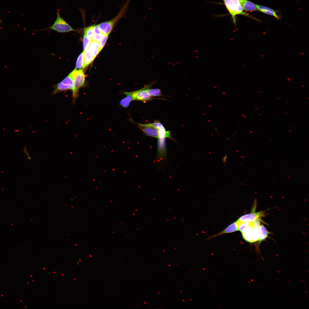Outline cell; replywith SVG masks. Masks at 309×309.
Instances as JSON below:
<instances>
[{"mask_svg": "<svg viewBox=\"0 0 309 309\" xmlns=\"http://www.w3.org/2000/svg\"><path fill=\"white\" fill-rule=\"evenodd\" d=\"M224 5L231 16L233 23L236 25V16L241 15L251 18L254 20L257 19L243 11L242 5L239 0H223Z\"/></svg>", "mask_w": 309, "mask_h": 309, "instance_id": "1", "label": "cell"}, {"mask_svg": "<svg viewBox=\"0 0 309 309\" xmlns=\"http://www.w3.org/2000/svg\"><path fill=\"white\" fill-rule=\"evenodd\" d=\"M73 81L72 92V102L74 103L79 96L80 89L85 86V76L82 70L75 69L70 74Z\"/></svg>", "mask_w": 309, "mask_h": 309, "instance_id": "2", "label": "cell"}, {"mask_svg": "<svg viewBox=\"0 0 309 309\" xmlns=\"http://www.w3.org/2000/svg\"><path fill=\"white\" fill-rule=\"evenodd\" d=\"M260 225V219L250 222L249 225L241 232L243 237L245 240L250 243L258 241Z\"/></svg>", "mask_w": 309, "mask_h": 309, "instance_id": "3", "label": "cell"}, {"mask_svg": "<svg viewBox=\"0 0 309 309\" xmlns=\"http://www.w3.org/2000/svg\"><path fill=\"white\" fill-rule=\"evenodd\" d=\"M129 1L130 0H128L121 11L114 18L110 20L97 25L102 33L108 35L110 33L115 24L122 18L124 14Z\"/></svg>", "mask_w": 309, "mask_h": 309, "instance_id": "4", "label": "cell"}, {"mask_svg": "<svg viewBox=\"0 0 309 309\" xmlns=\"http://www.w3.org/2000/svg\"><path fill=\"white\" fill-rule=\"evenodd\" d=\"M49 28L60 33L75 31L61 16L59 12H57L56 20Z\"/></svg>", "mask_w": 309, "mask_h": 309, "instance_id": "5", "label": "cell"}, {"mask_svg": "<svg viewBox=\"0 0 309 309\" xmlns=\"http://www.w3.org/2000/svg\"><path fill=\"white\" fill-rule=\"evenodd\" d=\"M73 86V80L70 74L62 81L54 86L52 94L53 95L60 92L68 90L72 91Z\"/></svg>", "mask_w": 309, "mask_h": 309, "instance_id": "6", "label": "cell"}, {"mask_svg": "<svg viewBox=\"0 0 309 309\" xmlns=\"http://www.w3.org/2000/svg\"><path fill=\"white\" fill-rule=\"evenodd\" d=\"M152 84H149L139 90L132 92L133 100L146 101L156 99V98L152 97L147 90Z\"/></svg>", "mask_w": 309, "mask_h": 309, "instance_id": "7", "label": "cell"}, {"mask_svg": "<svg viewBox=\"0 0 309 309\" xmlns=\"http://www.w3.org/2000/svg\"><path fill=\"white\" fill-rule=\"evenodd\" d=\"M137 126L146 135L159 138L160 132L159 130L155 128L149 126L147 124H142L135 123Z\"/></svg>", "mask_w": 309, "mask_h": 309, "instance_id": "8", "label": "cell"}, {"mask_svg": "<svg viewBox=\"0 0 309 309\" xmlns=\"http://www.w3.org/2000/svg\"><path fill=\"white\" fill-rule=\"evenodd\" d=\"M149 126L158 129L160 132V139H164L165 138H172L169 131H166L162 124L159 122H156L152 123L147 124Z\"/></svg>", "mask_w": 309, "mask_h": 309, "instance_id": "9", "label": "cell"}, {"mask_svg": "<svg viewBox=\"0 0 309 309\" xmlns=\"http://www.w3.org/2000/svg\"><path fill=\"white\" fill-rule=\"evenodd\" d=\"M263 213L260 211L256 213H251L241 216L239 220L244 222H250L259 219L262 215Z\"/></svg>", "mask_w": 309, "mask_h": 309, "instance_id": "10", "label": "cell"}, {"mask_svg": "<svg viewBox=\"0 0 309 309\" xmlns=\"http://www.w3.org/2000/svg\"><path fill=\"white\" fill-rule=\"evenodd\" d=\"M243 11H258L256 4L248 0H239Z\"/></svg>", "mask_w": 309, "mask_h": 309, "instance_id": "11", "label": "cell"}, {"mask_svg": "<svg viewBox=\"0 0 309 309\" xmlns=\"http://www.w3.org/2000/svg\"><path fill=\"white\" fill-rule=\"evenodd\" d=\"M258 11L264 13L274 16L277 19H279V16L276 12L273 9L264 6L256 4Z\"/></svg>", "mask_w": 309, "mask_h": 309, "instance_id": "12", "label": "cell"}, {"mask_svg": "<svg viewBox=\"0 0 309 309\" xmlns=\"http://www.w3.org/2000/svg\"><path fill=\"white\" fill-rule=\"evenodd\" d=\"M88 49L94 59L100 52L99 42L91 40Z\"/></svg>", "mask_w": 309, "mask_h": 309, "instance_id": "13", "label": "cell"}, {"mask_svg": "<svg viewBox=\"0 0 309 309\" xmlns=\"http://www.w3.org/2000/svg\"><path fill=\"white\" fill-rule=\"evenodd\" d=\"M124 94L126 96L121 100L120 104L122 107L127 108L128 106L131 102L133 100L132 92H125Z\"/></svg>", "mask_w": 309, "mask_h": 309, "instance_id": "14", "label": "cell"}, {"mask_svg": "<svg viewBox=\"0 0 309 309\" xmlns=\"http://www.w3.org/2000/svg\"><path fill=\"white\" fill-rule=\"evenodd\" d=\"M237 230H238V227L237 222L236 221L230 224L222 231L211 237H215L223 234L232 233Z\"/></svg>", "mask_w": 309, "mask_h": 309, "instance_id": "15", "label": "cell"}, {"mask_svg": "<svg viewBox=\"0 0 309 309\" xmlns=\"http://www.w3.org/2000/svg\"><path fill=\"white\" fill-rule=\"evenodd\" d=\"M83 65L84 68L88 66L94 59L92 54L88 49L86 51H84Z\"/></svg>", "mask_w": 309, "mask_h": 309, "instance_id": "16", "label": "cell"}, {"mask_svg": "<svg viewBox=\"0 0 309 309\" xmlns=\"http://www.w3.org/2000/svg\"><path fill=\"white\" fill-rule=\"evenodd\" d=\"M269 232L265 226L263 225H260L259 232L258 243L261 242L265 240L268 237Z\"/></svg>", "mask_w": 309, "mask_h": 309, "instance_id": "17", "label": "cell"}, {"mask_svg": "<svg viewBox=\"0 0 309 309\" xmlns=\"http://www.w3.org/2000/svg\"><path fill=\"white\" fill-rule=\"evenodd\" d=\"M94 34L93 25H91L84 28V35L88 37L91 39Z\"/></svg>", "mask_w": 309, "mask_h": 309, "instance_id": "18", "label": "cell"}, {"mask_svg": "<svg viewBox=\"0 0 309 309\" xmlns=\"http://www.w3.org/2000/svg\"><path fill=\"white\" fill-rule=\"evenodd\" d=\"M84 52H82L79 56L76 61V69H80L83 67Z\"/></svg>", "mask_w": 309, "mask_h": 309, "instance_id": "19", "label": "cell"}, {"mask_svg": "<svg viewBox=\"0 0 309 309\" xmlns=\"http://www.w3.org/2000/svg\"><path fill=\"white\" fill-rule=\"evenodd\" d=\"M147 91L151 96H162L161 90L159 89L148 88Z\"/></svg>", "mask_w": 309, "mask_h": 309, "instance_id": "20", "label": "cell"}, {"mask_svg": "<svg viewBox=\"0 0 309 309\" xmlns=\"http://www.w3.org/2000/svg\"><path fill=\"white\" fill-rule=\"evenodd\" d=\"M238 227V230H239L241 232H243L247 226H248L250 222L242 221L237 220L236 221Z\"/></svg>", "mask_w": 309, "mask_h": 309, "instance_id": "21", "label": "cell"}, {"mask_svg": "<svg viewBox=\"0 0 309 309\" xmlns=\"http://www.w3.org/2000/svg\"><path fill=\"white\" fill-rule=\"evenodd\" d=\"M91 41V38H89L86 35H84L83 38L84 51H86L88 49Z\"/></svg>", "mask_w": 309, "mask_h": 309, "instance_id": "22", "label": "cell"}, {"mask_svg": "<svg viewBox=\"0 0 309 309\" xmlns=\"http://www.w3.org/2000/svg\"><path fill=\"white\" fill-rule=\"evenodd\" d=\"M108 35L102 34L99 43L100 52L104 46L108 38Z\"/></svg>", "mask_w": 309, "mask_h": 309, "instance_id": "23", "label": "cell"}, {"mask_svg": "<svg viewBox=\"0 0 309 309\" xmlns=\"http://www.w3.org/2000/svg\"><path fill=\"white\" fill-rule=\"evenodd\" d=\"M102 34H94V35L91 38V40L99 42Z\"/></svg>", "mask_w": 309, "mask_h": 309, "instance_id": "24", "label": "cell"}, {"mask_svg": "<svg viewBox=\"0 0 309 309\" xmlns=\"http://www.w3.org/2000/svg\"><path fill=\"white\" fill-rule=\"evenodd\" d=\"M93 29L94 34H101L102 33L97 25H93Z\"/></svg>", "mask_w": 309, "mask_h": 309, "instance_id": "25", "label": "cell"}, {"mask_svg": "<svg viewBox=\"0 0 309 309\" xmlns=\"http://www.w3.org/2000/svg\"></svg>", "mask_w": 309, "mask_h": 309, "instance_id": "26", "label": "cell"}]
</instances>
